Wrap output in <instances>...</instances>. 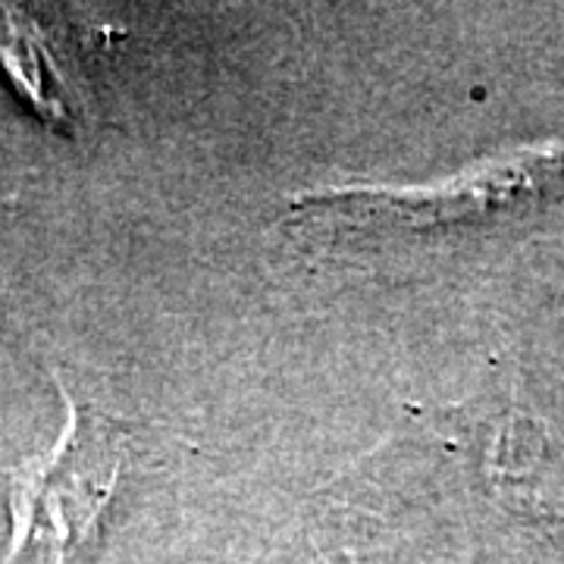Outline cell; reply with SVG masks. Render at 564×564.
Segmentation results:
<instances>
[{
	"mask_svg": "<svg viewBox=\"0 0 564 564\" xmlns=\"http://www.w3.org/2000/svg\"><path fill=\"white\" fill-rule=\"evenodd\" d=\"M61 443L10 474L13 543L3 564H69L95 543L126 462V426L79 404L66 386Z\"/></svg>",
	"mask_w": 564,
	"mask_h": 564,
	"instance_id": "1",
	"label": "cell"
},
{
	"mask_svg": "<svg viewBox=\"0 0 564 564\" xmlns=\"http://www.w3.org/2000/svg\"><path fill=\"white\" fill-rule=\"evenodd\" d=\"M276 564H358V558H355L351 549H311V545H302L299 552L285 555Z\"/></svg>",
	"mask_w": 564,
	"mask_h": 564,
	"instance_id": "2",
	"label": "cell"
}]
</instances>
